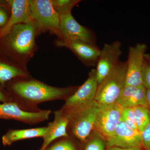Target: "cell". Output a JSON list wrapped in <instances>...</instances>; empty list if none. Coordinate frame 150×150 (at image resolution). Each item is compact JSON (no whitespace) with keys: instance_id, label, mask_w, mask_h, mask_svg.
Here are the masks:
<instances>
[{"instance_id":"1","label":"cell","mask_w":150,"mask_h":150,"mask_svg":"<svg viewBox=\"0 0 150 150\" xmlns=\"http://www.w3.org/2000/svg\"><path fill=\"white\" fill-rule=\"evenodd\" d=\"M78 88L56 87L30 78L19 79L11 86L12 92L16 98V100L13 102L23 110L30 112L40 111L38 105L42 103L66 100Z\"/></svg>"},{"instance_id":"2","label":"cell","mask_w":150,"mask_h":150,"mask_svg":"<svg viewBox=\"0 0 150 150\" xmlns=\"http://www.w3.org/2000/svg\"><path fill=\"white\" fill-rule=\"evenodd\" d=\"M64 110L69 120L68 134L83 142L94 131L95 123L100 106L94 100L90 103Z\"/></svg>"},{"instance_id":"3","label":"cell","mask_w":150,"mask_h":150,"mask_svg":"<svg viewBox=\"0 0 150 150\" xmlns=\"http://www.w3.org/2000/svg\"><path fill=\"white\" fill-rule=\"evenodd\" d=\"M126 62H119L98 86L95 100L100 106L115 103L126 84Z\"/></svg>"},{"instance_id":"4","label":"cell","mask_w":150,"mask_h":150,"mask_svg":"<svg viewBox=\"0 0 150 150\" xmlns=\"http://www.w3.org/2000/svg\"><path fill=\"white\" fill-rule=\"evenodd\" d=\"M30 16L36 32H48L61 38L60 18L51 0H29Z\"/></svg>"},{"instance_id":"5","label":"cell","mask_w":150,"mask_h":150,"mask_svg":"<svg viewBox=\"0 0 150 150\" xmlns=\"http://www.w3.org/2000/svg\"><path fill=\"white\" fill-rule=\"evenodd\" d=\"M35 28L31 25H16L5 37L7 45L25 62L33 55L35 48Z\"/></svg>"},{"instance_id":"6","label":"cell","mask_w":150,"mask_h":150,"mask_svg":"<svg viewBox=\"0 0 150 150\" xmlns=\"http://www.w3.org/2000/svg\"><path fill=\"white\" fill-rule=\"evenodd\" d=\"M51 112L50 110H41L37 112H28L13 101L0 104V119H12L29 125H35L47 121Z\"/></svg>"},{"instance_id":"7","label":"cell","mask_w":150,"mask_h":150,"mask_svg":"<svg viewBox=\"0 0 150 150\" xmlns=\"http://www.w3.org/2000/svg\"><path fill=\"white\" fill-rule=\"evenodd\" d=\"M123 109L117 103L100 106L96 118L94 130L106 141L113 134L121 120Z\"/></svg>"},{"instance_id":"8","label":"cell","mask_w":150,"mask_h":150,"mask_svg":"<svg viewBox=\"0 0 150 150\" xmlns=\"http://www.w3.org/2000/svg\"><path fill=\"white\" fill-rule=\"evenodd\" d=\"M61 38L96 44V38L92 30L79 23L71 13L59 15Z\"/></svg>"},{"instance_id":"9","label":"cell","mask_w":150,"mask_h":150,"mask_svg":"<svg viewBox=\"0 0 150 150\" xmlns=\"http://www.w3.org/2000/svg\"><path fill=\"white\" fill-rule=\"evenodd\" d=\"M122 53L121 43L119 41L104 44L100 50L96 69L98 85L118 64Z\"/></svg>"},{"instance_id":"10","label":"cell","mask_w":150,"mask_h":150,"mask_svg":"<svg viewBox=\"0 0 150 150\" xmlns=\"http://www.w3.org/2000/svg\"><path fill=\"white\" fill-rule=\"evenodd\" d=\"M147 46L144 43H137L129 48L128 60L126 62V86H142V73L144 57Z\"/></svg>"},{"instance_id":"11","label":"cell","mask_w":150,"mask_h":150,"mask_svg":"<svg viewBox=\"0 0 150 150\" xmlns=\"http://www.w3.org/2000/svg\"><path fill=\"white\" fill-rule=\"evenodd\" d=\"M98 86L96 69H93L89 73L86 81L66 100L62 108L70 109L93 102L95 100Z\"/></svg>"},{"instance_id":"12","label":"cell","mask_w":150,"mask_h":150,"mask_svg":"<svg viewBox=\"0 0 150 150\" xmlns=\"http://www.w3.org/2000/svg\"><path fill=\"white\" fill-rule=\"evenodd\" d=\"M55 43L56 46L70 49L86 66H96L100 52V49L96 45L63 38H59Z\"/></svg>"},{"instance_id":"13","label":"cell","mask_w":150,"mask_h":150,"mask_svg":"<svg viewBox=\"0 0 150 150\" xmlns=\"http://www.w3.org/2000/svg\"><path fill=\"white\" fill-rule=\"evenodd\" d=\"M107 147L130 148L142 145L141 133L127 125L121 118L114 133L107 140Z\"/></svg>"},{"instance_id":"14","label":"cell","mask_w":150,"mask_h":150,"mask_svg":"<svg viewBox=\"0 0 150 150\" xmlns=\"http://www.w3.org/2000/svg\"><path fill=\"white\" fill-rule=\"evenodd\" d=\"M7 1L11 6V13L6 24L1 30L0 37H5L16 25L25 23L33 25L29 0H9Z\"/></svg>"},{"instance_id":"15","label":"cell","mask_w":150,"mask_h":150,"mask_svg":"<svg viewBox=\"0 0 150 150\" xmlns=\"http://www.w3.org/2000/svg\"><path fill=\"white\" fill-rule=\"evenodd\" d=\"M54 121L48 123L46 134L40 150H45L52 142L62 137H69L68 126L69 120L62 108L54 112Z\"/></svg>"},{"instance_id":"16","label":"cell","mask_w":150,"mask_h":150,"mask_svg":"<svg viewBox=\"0 0 150 150\" xmlns=\"http://www.w3.org/2000/svg\"><path fill=\"white\" fill-rule=\"evenodd\" d=\"M116 103L123 108L143 105L146 106V89L139 86H125Z\"/></svg>"},{"instance_id":"17","label":"cell","mask_w":150,"mask_h":150,"mask_svg":"<svg viewBox=\"0 0 150 150\" xmlns=\"http://www.w3.org/2000/svg\"><path fill=\"white\" fill-rule=\"evenodd\" d=\"M46 127L25 129L9 130L3 136L2 141L4 146L11 145L14 142L33 138H43L46 134Z\"/></svg>"},{"instance_id":"18","label":"cell","mask_w":150,"mask_h":150,"mask_svg":"<svg viewBox=\"0 0 150 150\" xmlns=\"http://www.w3.org/2000/svg\"><path fill=\"white\" fill-rule=\"evenodd\" d=\"M30 77L29 74L24 69L0 62V83L4 85L13 79H25Z\"/></svg>"},{"instance_id":"19","label":"cell","mask_w":150,"mask_h":150,"mask_svg":"<svg viewBox=\"0 0 150 150\" xmlns=\"http://www.w3.org/2000/svg\"><path fill=\"white\" fill-rule=\"evenodd\" d=\"M137 129L142 132L150 121V111L146 106L143 105L131 107Z\"/></svg>"},{"instance_id":"20","label":"cell","mask_w":150,"mask_h":150,"mask_svg":"<svg viewBox=\"0 0 150 150\" xmlns=\"http://www.w3.org/2000/svg\"><path fill=\"white\" fill-rule=\"evenodd\" d=\"M83 143V150H105L107 146L106 140L95 130Z\"/></svg>"},{"instance_id":"21","label":"cell","mask_w":150,"mask_h":150,"mask_svg":"<svg viewBox=\"0 0 150 150\" xmlns=\"http://www.w3.org/2000/svg\"><path fill=\"white\" fill-rule=\"evenodd\" d=\"M45 150H76L74 142L69 136L57 139L50 144Z\"/></svg>"},{"instance_id":"22","label":"cell","mask_w":150,"mask_h":150,"mask_svg":"<svg viewBox=\"0 0 150 150\" xmlns=\"http://www.w3.org/2000/svg\"><path fill=\"white\" fill-rule=\"evenodd\" d=\"M54 8L59 15L71 13V11L79 0H51Z\"/></svg>"},{"instance_id":"23","label":"cell","mask_w":150,"mask_h":150,"mask_svg":"<svg viewBox=\"0 0 150 150\" xmlns=\"http://www.w3.org/2000/svg\"><path fill=\"white\" fill-rule=\"evenodd\" d=\"M142 85L150 89V54H145L142 73Z\"/></svg>"},{"instance_id":"24","label":"cell","mask_w":150,"mask_h":150,"mask_svg":"<svg viewBox=\"0 0 150 150\" xmlns=\"http://www.w3.org/2000/svg\"><path fill=\"white\" fill-rule=\"evenodd\" d=\"M121 119L131 128L138 130L134 120L131 108H123L121 112Z\"/></svg>"},{"instance_id":"25","label":"cell","mask_w":150,"mask_h":150,"mask_svg":"<svg viewBox=\"0 0 150 150\" xmlns=\"http://www.w3.org/2000/svg\"><path fill=\"white\" fill-rule=\"evenodd\" d=\"M142 147L144 150H150V121L141 132Z\"/></svg>"},{"instance_id":"26","label":"cell","mask_w":150,"mask_h":150,"mask_svg":"<svg viewBox=\"0 0 150 150\" xmlns=\"http://www.w3.org/2000/svg\"><path fill=\"white\" fill-rule=\"evenodd\" d=\"M8 21L7 15L4 10L0 8V27H4Z\"/></svg>"},{"instance_id":"27","label":"cell","mask_w":150,"mask_h":150,"mask_svg":"<svg viewBox=\"0 0 150 150\" xmlns=\"http://www.w3.org/2000/svg\"><path fill=\"white\" fill-rule=\"evenodd\" d=\"M105 150H144L142 145L130 148H122L118 147H107Z\"/></svg>"},{"instance_id":"28","label":"cell","mask_w":150,"mask_h":150,"mask_svg":"<svg viewBox=\"0 0 150 150\" xmlns=\"http://www.w3.org/2000/svg\"><path fill=\"white\" fill-rule=\"evenodd\" d=\"M147 107L150 111V89H146Z\"/></svg>"},{"instance_id":"29","label":"cell","mask_w":150,"mask_h":150,"mask_svg":"<svg viewBox=\"0 0 150 150\" xmlns=\"http://www.w3.org/2000/svg\"><path fill=\"white\" fill-rule=\"evenodd\" d=\"M0 101L4 103L9 102L7 98L1 90H0Z\"/></svg>"},{"instance_id":"30","label":"cell","mask_w":150,"mask_h":150,"mask_svg":"<svg viewBox=\"0 0 150 150\" xmlns=\"http://www.w3.org/2000/svg\"><path fill=\"white\" fill-rule=\"evenodd\" d=\"M2 3H3L2 1H0V5H1V4Z\"/></svg>"}]
</instances>
